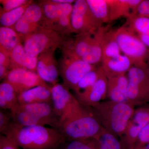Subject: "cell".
I'll list each match as a JSON object with an SVG mask.
<instances>
[{
	"label": "cell",
	"instance_id": "6da1fadb",
	"mask_svg": "<svg viewBox=\"0 0 149 149\" xmlns=\"http://www.w3.org/2000/svg\"><path fill=\"white\" fill-rule=\"evenodd\" d=\"M3 135L22 149H56L66 140L56 128L23 126L13 122Z\"/></svg>",
	"mask_w": 149,
	"mask_h": 149
},
{
	"label": "cell",
	"instance_id": "7a4b0ae2",
	"mask_svg": "<svg viewBox=\"0 0 149 149\" xmlns=\"http://www.w3.org/2000/svg\"><path fill=\"white\" fill-rule=\"evenodd\" d=\"M102 127L117 137L121 138L133 117L134 107L128 103L109 100L90 107Z\"/></svg>",
	"mask_w": 149,
	"mask_h": 149
},
{
	"label": "cell",
	"instance_id": "3957f363",
	"mask_svg": "<svg viewBox=\"0 0 149 149\" xmlns=\"http://www.w3.org/2000/svg\"><path fill=\"white\" fill-rule=\"evenodd\" d=\"M103 128L89 107L87 111L63 123L57 129L66 140L85 141L95 138Z\"/></svg>",
	"mask_w": 149,
	"mask_h": 149
},
{
	"label": "cell",
	"instance_id": "277c9868",
	"mask_svg": "<svg viewBox=\"0 0 149 149\" xmlns=\"http://www.w3.org/2000/svg\"><path fill=\"white\" fill-rule=\"evenodd\" d=\"M43 10L41 26L69 36L73 33L71 24L72 4L59 3L52 0L40 1Z\"/></svg>",
	"mask_w": 149,
	"mask_h": 149
},
{
	"label": "cell",
	"instance_id": "5b68a950",
	"mask_svg": "<svg viewBox=\"0 0 149 149\" xmlns=\"http://www.w3.org/2000/svg\"><path fill=\"white\" fill-rule=\"evenodd\" d=\"M114 31L116 39L121 52L128 57L134 66L146 71L149 48L125 24Z\"/></svg>",
	"mask_w": 149,
	"mask_h": 149
},
{
	"label": "cell",
	"instance_id": "8992f818",
	"mask_svg": "<svg viewBox=\"0 0 149 149\" xmlns=\"http://www.w3.org/2000/svg\"><path fill=\"white\" fill-rule=\"evenodd\" d=\"M69 90L63 84L59 83L51 86L52 103L59 119L60 125L67 120L83 114L89 109V107L84 105L75 98Z\"/></svg>",
	"mask_w": 149,
	"mask_h": 149
},
{
	"label": "cell",
	"instance_id": "52a82bcc",
	"mask_svg": "<svg viewBox=\"0 0 149 149\" xmlns=\"http://www.w3.org/2000/svg\"><path fill=\"white\" fill-rule=\"evenodd\" d=\"M68 37L59 32L40 26L35 32L24 37L23 46L28 55L37 57L43 53L55 52L57 48L61 49Z\"/></svg>",
	"mask_w": 149,
	"mask_h": 149
},
{
	"label": "cell",
	"instance_id": "ba28073f",
	"mask_svg": "<svg viewBox=\"0 0 149 149\" xmlns=\"http://www.w3.org/2000/svg\"><path fill=\"white\" fill-rule=\"evenodd\" d=\"M128 103L135 107L143 105L149 102V75L146 71L133 66L127 75Z\"/></svg>",
	"mask_w": 149,
	"mask_h": 149
},
{
	"label": "cell",
	"instance_id": "9c48e42d",
	"mask_svg": "<svg viewBox=\"0 0 149 149\" xmlns=\"http://www.w3.org/2000/svg\"><path fill=\"white\" fill-rule=\"evenodd\" d=\"M97 69L95 65L87 63L82 60L65 56H63L59 64L60 74L63 80V85L69 90H73L85 74Z\"/></svg>",
	"mask_w": 149,
	"mask_h": 149
},
{
	"label": "cell",
	"instance_id": "30bf717a",
	"mask_svg": "<svg viewBox=\"0 0 149 149\" xmlns=\"http://www.w3.org/2000/svg\"><path fill=\"white\" fill-rule=\"evenodd\" d=\"M73 33L95 32L103 26L95 17L86 0L75 1L71 15Z\"/></svg>",
	"mask_w": 149,
	"mask_h": 149
},
{
	"label": "cell",
	"instance_id": "8fae6325",
	"mask_svg": "<svg viewBox=\"0 0 149 149\" xmlns=\"http://www.w3.org/2000/svg\"><path fill=\"white\" fill-rule=\"evenodd\" d=\"M149 123V105L135 109L121 141L127 149H135L137 138L141 130Z\"/></svg>",
	"mask_w": 149,
	"mask_h": 149
},
{
	"label": "cell",
	"instance_id": "7c38bea8",
	"mask_svg": "<svg viewBox=\"0 0 149 149\" xmlns=\"http://www.w3.org/2000/svg\"><path fill=\"white\" fill-rule=\"evenodd\" d=\"M4 80L10 83L18 94L37 86H49L37 72L21 68L11 70Z\"/></svg>",
	"mask_w": 149,
	"mask_h": 149
},
{
	"label": "cell",
	"instance_id": "4fadbf2b",
	"mask_svg": "<svg viewBox=\"0 0 149 149\" xmlns=\"http://www.w3.org/2000/svg\"><path fill=\"white\" fill-rule=\"evenodd\" d=\"M43 15L42 8L40 3L33 2L12 28L24 37L35 32L41 26Z\"/></svg>",
	"mask_w": 149,
	"mask_h": 149
},
{
	"label": "cell",
	"instance_id": "5bb4252c",
	"mask_svg": "<svg viewBox=\"0 0 149 149\" xmlns=\"http://www.w3.org/2000/svg\"><path fill=\"white\" fill-rule=\"evenodd\" d=\"M95 33H80L74 37L68 36L61 48L63 56L82 60L90 47Z\"/></svg>",
	"mask_w": 149,
	"mask_h": 149
},
{
	"label": "cell",
	"instance_id": "9a60e30c",
	"mask_svg": "<svg viewBox=\"0 0 149 149\" xmlns=\"http://www.w3.org/2000/svg\"><path fill=\"white\" fill-rule=\"evenodd\" d=\"M54 51L40 54L37 57V72L46 83L52 85L58 83L60 71L59 65L56 59Z\"/></svg>",
	"mask_w": 149,
	"mask_h": 149
},
{
	"label": "cell",
	"instance_id": "2e32d148",
	"mask_svg": "<svg viewBox=\"0 0 149 149\" xmlns=\"http://www.w3.org/2000/svg\"><path fill=\"white\" fill-rule=\"evenodd\" d=\"M108 79L101 67L99 68V75L95 83L79 96L77 99L81 104L91 107L101 102L107 96Z\"/></svg>",
	"mask_w": 149,
	"mask_h": 149
},
{
	"label": "cell",
	"instance_id": "e0dca14e",
	"mask_svg": "<svg viewBox=\"0 0 149 149\" xmlns=\"http://www.w3.org/2000/svg\"><path fill=\"white\" fill-rule=\"evenodd\" d=\"M14 106L23 110L29 112L35 116L45 120L49 125L57 129L60 125V120L54 110L52 102L20 104Z\"/></svg>",
	"mask_w": 149,
	"mask_h": 149
},
{
	"label": "cell",
	"instance_id": "ac0fdd59",
	"mask_svg": "<svg viewBox=\"0 0 149 149\" xmlns=\"http://www.w3.org/2000/svg\"><path fill=\"white\" fill-rule=\"evenodd\" d=\"M110 28L109 25H103L95 32L90 47L83 56L82 60L94 65L102 62L105 37Z\"/></svg>",
	"mask_w": 149,
	"mask_h": 149
},
{
	"label": "cell",
	"instance_id": "d6986e66",
	"mask_svg": "<svg viewBox=\"0 0 149 149\" xmlns=\"http://www.w3.org/2000/svg\"><path fill=\"white\" fill-rule=\"evenodd\" d=\"M142 0H109V22L121 17L126 18L137 15V8Z\"/></svg>",
	"mask_w": 149,
	"mask_h": 149
},
{
	"label": "cell",
	"instance_id": "ffe728a7",
	"mask_svg": "<svg viewBox=\"0 0 149 149\" xmlns=\"http://www.w3.org/2000/svg\"><path fill=\"white\" fill-rule=\"evenodd\" d=\"M128 77L125 74L109 78L107 97L111 101L128 103Z\"/></svg>",
	"mask_w": 149,
	"mask_h": 149
},
{
	"label": "cell",
	"instance_id": "44dd1931",
	"mask_svg": "<svg viewBox=\"0 0 149 149\" xmlns=\"http://www.w3.org/2000/svg\"><path fill=\"white\" fill-rule=\"evenodd\" d=\"M10 71L21 68L37 72V57L28 55L22 44H19L13 49L10 52Z\"/></svg>",
	"mask_w": 149,
	"mask_h": 149
},
{
	"label": "cell",
	"instance_id": "7402d4cb",
	"mask_svg": "<svg viewBox=\"0 0 149 149\" xmlns=\"http://www.w3.org/2000/svg\"><path fill=\"white\" fill-rule=\"evenodd\" d=\"M101 67L107 79L125 74L133 65L125 55H120L102 62Z\"/></svg>",
	"mask_w": 149,
	"mask_h": 149
},
{
	"label": "cell",
	"instance_id": "603a6c76",
	"mask_svg": "<svg viewBox=\"0 0 149 149\" xmlns=\"http://www.w3.org/2000/svg\"><path fill=\"white\" fill-rule=\"evenodd\" d=\"M52 102L51 86H39L19 94L17 103Z\"/></svg>",
	"mask_w": 149,
	"mask_h": 149
},
{
	"label": "cell",
	"instance_id": "cb8c5ba5",
	"mask_svg": "<svg viewBox=\"0 0 149 149\" xmlns=\"http://www.w3.org/2000/svg\"><path fill=\"white\" fill-rule=\"evenodd\" d=\"M91 140L95 149H127L121 140L104 128Z\"/></svg>",
	"mask_w": 149,
	"mask_h": 149
},
{
	"label": "cell",
	"instance_id": "d4e9b609",
	"mask_svg": "<svg viewBox=\"0 0 149 149\" xmlns=\"http://www.w3.org/2000/svg\"><path fill=\"white\" fill-rule=\"evenodd\" d=\"M24 37L9 27H0V48L10 53L16 46L23 42Z\"/></svg>",
	"mask_w": 149,
	"mask_h": 149
},
{
	"label": "cell",
	"instance_id": "484cf974",
	"mask_svg": "<svg viewBox=\"0 0 149 149\" xmlns=\"http://www.w3.org/2000/svg\"><path fill=\"white\" fill-rule=\"evenodd\" d=\"M10 111L13 121L19 125L23 126L49 125L45 120L15 106H14Z\"/></svg>",
	"mask_w": 149,
	"mask_h": 149
},
{
	"label": "cell",
	"instance_id": "4316f807",
	"mask_svg": "<svg viewBox=\"0 0 149 149\" xmlns=\"http://www.w3.org/2000/svg\"><path fill=\"white\" fill-rule=\"evenodd\" d=\"M19 94L10 83L4 80L0 85V108L10 110L17 103Z\"/></svg>",
	"mask_w": 149,
	"mask_h": 149
},
{
	"label": "cell",
	"instance_id": "83f0119b",
	"mask_svg": "<svg viewBox=\"0 0 149 149\" xmlns=\"http://www.w3.org/2000/svg\"><path fill=\"white\" fill-rule=\"evenodd\" d=\"M114 30L115 29L110 28L106 34L102 62L116 57L121 55L120 48L115 36Z\"/></svg>",
	"mask_w": 149,
	"mask_h": 149
},
{
	"label": "cell",
	"instance_id": "f1b7e54d",
	"mask_svg": "<svg viewBox=\"0 0 149 149\" xmlns=\"http://www.w3.org/2000/svg\"><path fill=\"white\" fill-rule=\"evenodd\" d=\"M92 13L102 24L109 23V0H86Z\"/></svg>",
	"mask_w": 149,
	"mask_h": 149
},
{
	"label": "cell",
	"instance_id": "f546056e",
	"mask_svg": "<svg viewBox=\"0 0 149 149\" xmlns=\"http://www.w3.org/2000/svg\"><path fill=\"white\" fill-rule=\"evenodd\" d=\"M125 25L137 35H149V18L135 15L127 18Z\"/></svg>",
	"mask_w": 149,
	"mask_h": 149
},
{
	"label": "cell",
	"instance_id": "4dcf8cb0",
	"mask_svg": "<svg viewBox=\"0 0 149 149\" xmlns=\"http://www.w3.org/2000/svg\"><path fill=\"white\" fill-rule=\"evenodd\" d=\"M33 1L19 7L11 10L4 12L1 10L0 23L2 27H13L20 19L24 13L28 6L33 2Z\"/></svg>",
	"mask_w": 149,
	"mask_h": 149
},
{
	"label": "cell",
	"instance_id": "1f68e13d",
	"mask_svg": "<svg viewBox=\"0 0 149 149\" xmlns=\"http://www.w3.org/2000/svg\"><path fill=\"white\" fill-rule=\"evenodd\" d=\"M99 75V68L88 72L79 81L73 91L77 96L91 88L97 79Z\"/></svg>",
	"mask_w": 149,
	"mask_h": 149
},
{
	"label": "cell",
	"instance_id": "d6a6232c",
	"mask_svg": "<svg viewBox=\"0 0 149 149\" xmlns=\"http://www.w3.org/2000/svg\"><path fill=\"white\" fill-rule=\"evenodd\" d=\"M56 149H95L91 139L66 141Z\"/></svg>",
	"mask_w": 149,
	"mask_h": 149
},
{
	"label": "cell",
	"instance_id": "836d02e7",
	"mask_svg": "<svg viewBox=\"0 0 149 149\" xmlns=\"http://www.w3.org/2000/svg\"><path fill=\"white\" fill-rule=\"evenodd\" d=\"M149 144V123L144 127L139 133L135 149H144Z\"/></svg>",
	"mask_w": 149,
	"mask_h": 149
},
{
	"label": "cell",
	"instance_id": "e575fe53",
	"mask_svg": "<svg viewBox=\"0 0 149 149\" xmlns=\"http://www.w3.org/2000/svg\"><path fill=\"white\" fill-rule=\"evenodd\" d=\"M29 1V0H1L0 3L3 6L2 11L7 12L26 4Z\"/></svg>",
	"mask_w": 149,
	"mask_h": 149
},
{
	"label": "cell",
	"instance_id": "d590c367",
	"mask_svg": "<svg viewBox=\"0 0 149 149\" xmlns=\"http://www.w3.org/2000/svg\"><path fill=\"white\" fill-rule=\"evenodd\" d=\"M13 120L10 111L1 109L0 111V133L3 134L9 128Z\"/></svg>",
	"mask_w": 149,
	"mask_h": 149
},
{
	"label": "cell",
	"instance_id": "8d00e7d4",
	"mask_svg": "<svg viewBox=\"0 0 149 149\" xmlns=\"http://www.w3.org/2000/svg\"><path fill=\"white\" fill-rule=\"evenodd\" d=\"M19 147L6 136H0V149H18Z\"/></svg>",
	"mask_w": 149,
	"mask_h": 149
},
{
	"label": "cell",
	"instance_id": "74e56055",
	"mask_svg": "<svg viewBox=\"0 0 149 149\" xmlns=\"http://www.w3.org/2000/svg\"><path fill=\"white\" fill-rule=\"evenodd\" d=\"M137 15L149 18V0H142L137 8Z\"/></svg>",
	"mask_w": 149,
	"mask_h": 149
},
{
	"label": "cell",
	"instance_id": "f35d334b",
	"mask_svg": "<svg viewBox=\"0 0 149 149\" xmlns=\"http://www.w3.org/2000/svg\"><path fill=\"white\" fill-rule=\"evenodd\" d=\"M10 53L0 48V65L4 66L10 69Z\"/></svg>",
	"mask_w": 149,
	"mask_h": 149
},
{
	"label": "cell",
	"instance_id": "ab89813d",
	"mask_svg": "<svg viewBox=\"0 0 149 149\" xmlns=\"http://www.w3.org/2000/svg\"><path fill=\"white\" fill-rule=\"evenodd\" d=\"M147 47L149 49V35H137Z\"/></svg>",
	"mask_w": 149,
	"mask_h": 149
},
{
	"label": "cell",
	"instance_id": "60d3db41",
	"mask_svg": "<svg viewBox=\"0 0 149 149\" xmlns=\"http://www.w3.org/2000/svg\"><path fill=\"white\" fill-rule=\"evenodd\" d=\"M54 2L59 3H68L72 4L75 2L74 0H52Z\"/></svg>",
	"mask_w": 149,
	"mask_h": 149
},
{
	"label": "cell",
	"instance_id": "b9f144b4",
	"mask_svg": "<svg viewBox=\"0 0 149 149\" xmlns=\"http://www.w3.org/2000/svg\"><path fill=\"white\" fill-rule=\"evenodd\" d=\"M147 68L146 70V72L149 75V57L148 59V62L147 63Z\"/></svg>",
	"mask_w": 149,
	"mask_h": 149
},
{
	"label": "cell",
	"instance_id": "7bdbcfd3",
	"mask_svg": "<svg viewBox=\"0 0 149 149\" xmlns=\"http://www.w3.org/2000/svg\"><path fill=\"white\" fill-rule=\"evenodd\" d=\"M144 149H149V144L147 145V146L145 147Z\"/></svg>",
	"mask_w": 149,
	"mask_h": 149
}]
</instances>
